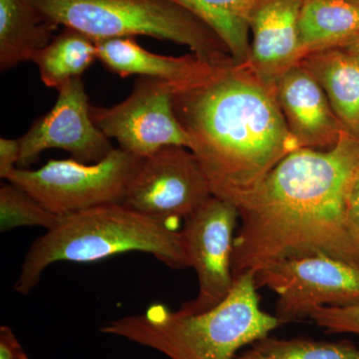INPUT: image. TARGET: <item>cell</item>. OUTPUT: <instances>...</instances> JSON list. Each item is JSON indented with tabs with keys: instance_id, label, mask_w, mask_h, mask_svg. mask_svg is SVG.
<instances>
[{
	"instance_id": "26",
	"label": "cell",
	"mask_w": 359,
	"mask_h": 359,
	"mask_svg": "<svg viewBox=\"0 0 359 359\" xmlns=\"http://www.w3.org/2000/svg\"><path fill=\"white\" fill-rule=\"evenodd\" d=\"M349 54L359 59V35L355 39L353 40L351 43L346 45V46L342 47Z\"/></svg>"
},
{
	"instance_id": "3",
	"label": "cell",
	"mask_w": 359,
	"mask_h": 359,
	"mask_svg": "<svg viewBox=\"0 0 359 359\" xmlns=\"http://www.w3.org/2000/svg\"><path fill=\"white\" fill-rule=\"evenodd\" d=\"M235 280L228 297L205 313L172 311L154 304L143 313L109 321L100 332L155 349L170 359H235L243 347L283 325L259 306L252 273Z\"/></svg>"
},
{
	"instance_id": "14",
	"label": "cell",
	"mask_w": 359,
	"mask_h": 359,
	"mask_svg": "<svg viewBox=\"0 0 359 359\" xmlns=\"http://www.w3.org/2000/svg\"><path fill=\"white\" fill-rule=\"evenodd\" d=\"M95 42L97 58L106 69L121 77L140 75L161 80L175 88L205 77L217 66L201 60L194 54L173 57L153 53L137 43L133 37Z\"/></svg>"
},
{
	"instance_id": "24",
	"label": "cell",
	"mask_w": 359,
	"mask_h": 359,
	"mask_svg": "<svg viewBox=\"0 0 359 359\" xmlns=\"http://www.w3.org/2000/svg\"><path fill=\"white\" fill-rule=\"evenodd\" d=\"M0 359H29L13 330L7 325L0 327Z\"/></svg>"
},
{
	"instance_id": "4",
	"label": "cell",
	"mask_w": 359,
	"mask_h": 359,
	"mask_svg": "<svg viewBox=\"0 0 359 359\" xmlns=\"http://www.w3.org/2000/svg\"><path fill=\"white\" fill-rule=\"evenodd\" d=\"M153 255L172 269L188 268L181 233L123 204H109L60 217L34 241L26 254L14 290L26 295L45 269L57 262L93 263L116 255Z\"/></svg>"
},
{
	"instance_id": "1",
	"label": "cell",
	"mask_w": 359,
	"mask_h": 359,
	"mask_svg": "<svg viewBox=\"0 0 359 359\" xmlns=\"http://www.w3.org/2000/svg\"><path fill=\"white\" fill-rule=\"evenodd\" d=\"M358 165L359 140L346 132L330 150L299 148L278 162L236 202L233 278L316 255L359 268V235L347 210Z\"/></svg>"
},
{
	"instance_id": "23",
	"label": "cell",
	"mask_w": 359,
	"mask_h": 359,
	"mask_svg": "<svg viewBox=\"0 0 359 359\" xmlns=\"http://www.w3.org/2000/svg\"><path fill=\"white\" fill-rule=\"evenodd\" d=\"M20 157V141L0 139V178L8 180L18 168Z\"/></svg>"
},
{
	"instance_id": "13",
	"label": "cell",
	"mask_w": 359,
	"mask_h": 359,
	"mask_svg": "<svg viewBox=\"0 0 359 359\" xmlns=\"http://www.w3.org/2000/svg\"><path fill=\"white\" fill-rule=\"evenodd\" d=\"M302 4L304 0H257L250 14L252 41L247 65L269 88L302 60Z\"/></svg>"
},
{
	"instance_id": "17",
	"label": "cell",
	"mask_w": 359,
	"mask_h": 359,
	"mask_svg": "<svg viewBox=\"0 0 359 359\" xmlns=\"http://www.w3.org/2000/svg\"><path fill=\"white\" fill-rule=\"evenodd\" d=\"M299 32L302 59L314 52L342 48L359 35V2L304 0Z\"/></svg>"
},
{
	"instance_id": "21",
	"label": "cell",
	"mask_w": 359,
	"mask_h": 359,
	"mask_svg": "<svg viewBox=\"0 0 359 359\" xmlns=\"http://www.w3.org/2000/svg\"><path fill=\"white\" fill-rule=\"evenodd\" d=\"M60 217L45 209L20 187L9 183L0 189V231L20 226H43L50 230Z\"/></svg>"
},
{
	"instance_id": "20",
	"label": "cell",
	"mask_w": 359,
	"mask_h": 359,
	"mask_svg": "<svg viewBox=\"0 0 359 359\" xmlns=\"http://www.w3.org/2000/svg\"><path fill=\"white\" fill-rule=\"evenodd\" d=\"M235 359H359V348L348 340L328 342L266 337Z\"/></svg>"
},
{
	"instance_id": "22",
	"label": "cell",
	"mask_w": 359,
	"mask_h": 359,
	"mask_svg": "<svg viewBox=\"0 0 359 359\" xmlns=\"http://www.w3.org/2000/svg\"><path fill=\"white\" fill-rule=\"evenodd\" d=\"M309 318L330 334L359 335V304L321 306L316 309Z\"/></svg>"
},
{
	"instance_id": "7",
	"label": "cell",
	"mask_w": 359,
	"mask_h": 359,
	"mask_svg": "<svg viewBox=\"0 0 359 359\" xmlns=\"http://www.w3.org/2000/svg\"><path fill=\"white\" fill-rule=\"evenodd\" d=\"M254 278L257 290L278 295L275 316L283 323L311 318L321 306L359 304L358 266L325 255L271 264Z\"/></svg>"
},
{
	"instance_id": "8",
	"label": "cell",
	"mask_w": 359,
	"mask_h": 359,
	"mask_svg": "<svg viewBox=\"0 0 359 359\" xmlns=\"http://www.w3.org/2000/svg\"><path fill=\"white\" fill-rule=\"evenodd\" d=\"M212 196L209 179L192 151L170 146L144 159L122 204L172 226Z\"/></svg>"
},
{
	"instance_id": "11",
	"label": "cell",
	"mask_w": 359,
	"mask_h": 359,
	"mask_svg": "<svg viewBox=\"0 0 359 359\" xmlns=\"http://www.w3.org/2000/svg\"><path fill=\"white\" fill-rule=\"evenodd\" d=\"M55 105L37 118L18 139V166L25 168L39 159L48 149H62L72 159L94 164L105 159L113 150L110 139L96 126L82 78L70 80L57 89Z\"/></svg>"
},
{
	"instance_id": "6",
	"label": "cell",
	"mask_w": 359,
	"mask_h": 359,
	"mask_svg": "<svg viewBox=\"0 0 359 359\" xmlns=\"http://www.w3.org/2000/svg\"><path fill=\"white\" fill-rule=\"evenodd\" d=\"M143 158L113 149L98 163L50 160L37 170L18 168L7 181L20 187L58 217L109 204H122Z\"/></svg>"
},
{
	"instance_id": "19",
	"label": "cell",
	"mask_w": 359,
	"mask_h": 359,
	"mask_svg": "<svg viewBox=\"0 0 359 359\" xmlns=\"http://www.w3.org/2000/svg\"><path fill=\"white\" fill-rule=\"evenodd\" d=\"M96 42L72 28L65 27L46 46L32 55L45 86L55 88L76 78L97 60Z\"/></svg>"
},
{
	"instance_id": "9",
	"label": "cell",
	"mask_w": 359,
	"mask_h": 359,
	"mask_svg": "<svg viewBox=\"0 0 359 359\" xmlns=\"http://www.w3.org/2000/svg\"><path fill=\"white\" fill-rule=\"evenodd\" d=\"M174 90L168 82L141 77L121 103L91 106L92 119L119 148L143 159L170 146L190 149V138L175 114Z\"/></svg>"
},
{
	"instance_id": "12",
	"label": "cell",
	"mask_w": 359,
	"mask_h": 359,
	"mask_svg": "<svg viewBox=\"0 0 359 359\" xmlns=\"http://www.w3.org/2000/svg\"><path fill=\"white\" fill-rule=\"evenodd\" d=\"M276 102L301 148L327 151L346 133L316 77L297 63L273 86Z\"/></svg>"
},
{
	"instance_id": "27",
	"label": "cell",
	"mask_w": 359,
	"mask_h": 359,
	"mask_svg": "<svg viewBox=\"0 0 359 359\" xmlns=\"http://www.w3.org/2000/svg\"><path fill=\"white\" fill-rule=\"evenodd\" d=\"M351 1L359 2V0H351Z\"/></svg>"
},
{
	"instance_id": "5",
	"label": "cell",
	"mask_w": 359,
	"mask_h": 359,
	"mask_svg": "<svg viewBox=\"0 0 359 359\" xmlns=\"http://www.w3.org/2000/svg\"><path fill=\"white\" fill-rule=\"evenodd\" d=\"M55 26L94 41L144 35L189 47L212 65L233 62L224 42L197 16L171 0H33Z\"/></svg>"
},
{
	"instance_id": "16",
	"label": "cell",
	"mask_w": 359,
	"mask_h": 359,
	"mask_svg": "<svg viewBox=\"0 0 359 359\" xmlns=\"http://www.w3.org/2000/svg\"><path fill=\"white\" fill-rule=\"evenodd\" d=\"M57 28L40 13L33 0H0V70L6 72L32 61Z\"/></svg>"
},
{
	"instance_id": "18",
	"label": "cell",
	"mask_w": 359,
	"mask_h": 359,
	"mask_svg": "<svg viewBox=\"0 0 359 359\" xmlns=\"http://www.w3.org/2000/svg\"><path fill=\"white\" fill-rule=\"evenodd\" d=\"M205 23L230 52L233 63L247 65L250 55V14L257 0H171Z\"/></svg>"
},
{
	"instance_id": "25",
	"label": "cell",
	"mask_w": 359,
	"mask_h": 359,
	"mask_svg": "<svg viewBox=\"0 0 359 359\" xmlns=\"http://www.w3.org/2000/svg\"><path fill=\"white\" fill-rule=\"evenodd\" d=\"M347 210H348L349 221L359 235V165L354 171L351 186H349Z\"/></svg>"
},
{
	"instance_id": "2",
	"label": "cell",
	"mask_w": 359,
	"mask_h": 359,
	"mask_svg": "<svg viewBox=\"0 0 359 359\" xmlns=\"http://www.w3.org/2000/svg\"><path fill=\"white\" fill-rule=\"evenodd\" d=\"M173 106L212 195L233 204L301 148L273 89L247 65H217L205 77L177 87Z\"/></svg>"
},
{
	"instance_id": "10",
	"label": "cell",
	"mask_w": 359,
	"mask_h": 359,
	"mask_svg": "<svg viewBox=\"0 0 359 359\" xmlns=\"http://www.w3.org/2000/svg\"><path fill=\"white\" fill-rule=\"evenodd\" d=\"M238 223L237 205L215 196L184 219L180 233L188 266L195 269L199 280V292L180 311L205 313L223 302L233 290L236 280L231 257Z\"/></svg>"
},
{
	"instance_id": "15",
	"label": "cell",
	"mask_w": 359,
	"mask_h": 359,
	"mask_svg": "<svg viewBox=\"0 0 359 359\" xmlns=\"http://www.w3.org/2000/svg\"><path fill=\"white\" fill-rule=\"evenodd\" d=\"M299 63L325 90L344 131L359 140V59L334 48L308 54Z\"/></svg>"
}]
</instances>
